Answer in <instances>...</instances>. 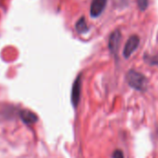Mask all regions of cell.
I'll return each instance as SVG.
<instances>
[{
    "label": "cell",
    "instance_id": "1",
    "mask_svg": "<svg viewBox=\"0 0 158 158\" xmlns=\"http://www.w3.org/2000/svg\"><path fill=\"white\" fill-rule=\"evenodd\" d=\"M126 81L131 88L140 92L146 91L148 86L147 78L141 72H138L134 69H131L127 72Z\"/></svg>",
    "mask_w": 158,
    "mask_h": 158
},
{
    "label": "cell",
    "instance_id": "2",
    "mask_svg": "<svg viewBox=\"0 0 158 158\" xmlns=\"http://www.w3.org/2000/svg\"><path fill=\"white\" fill-rule=\"evenodd\" d=\"M140 44V38L137 35H132L127 41L124 49H123V56L125 58H129L139 47Z\"/></svg>",
    "mask_w": 158,
    "mask_h": 158
},
{
    "label": "cell",
    "instance_id": "3",
    "mask_svg": "<svg viewBox=\"0 0 158 158\" xmlns=\"http://www.w3.org/2000/svg\"><path fill=\"white\" fill-rule=\"evenodd\" d=\"M81 91V75L80 74L74 81L72 91H71V103L75 108L78 106L79 102H80Z\"/></svg>",
    "mask_w": 158,
    "mask_h": 158
},
{
    "label": "cell",
    "instance_id": "4",
    "mask_svg": "<svg viewBox=\"0 0 158 158\" xmlns=\"http://www.w3.org/2000/svg\"><path fill=\"white\" fill-rule=\"evenodd\" d=\"M120 40H121V32L119 30H116L110 34L108 40V48L113 55H117L120 44Z\"/></svg>",
    "mask_w": 158,
    "mask_h": 158
},
{
    "label": "cell",
    "instance_id": "5",
    "mask_svg": "<svg viewBox=\"0 0 158 158\" xmlns=\"http://www.w3.org/2000/svg\"><path fill=\"white\" fill-rule=\"evenodd\" d=\"M107 0H93L90 7V15L93 18L99 17L106 8Z\"/></svg>",
    "mask_w": 158,
    "mask_h": 158
},
{
    "label": "cell",
    "instance_id": "6",
    "mask_svg": "<svg viewBox=\"0 0 158 158\" xmlns=\"http://www.w3.org/2000/svg\"><path fill=\"white\" fill-rule=\"evenodd\" d=\"M19 117H20V118H21V120H22L25 124H27V125L34 124V123H36L37 120H38L37 116H36L33 112H31V111H30V110H27V109L20 111Z\"/></svg>",
    "mask_w": 158,
    "mask_h": 158
},
{
    "label": "cell",
    "instance_id": "7",
    "mask_svg": "<svg viewBox=\"0 0 158 158\" xmlns=\"http://www.w3.org/2000/svg\"><path fill=\"white\" fill-rule=\"evenodd\" d=\"M75 29L77 31L78 33L80 34H82V33H85L89 31V27L86 23V20H85V18L84 17H81L76 23L75 25Z\"/></svg>",
    "mask_w": 158,
    "mask_h": 158
},
{
    "label": "cell",
    "instance_id": "8",
    "mask_svg": "<svg viewBox=\"0 0 158 158\" xmlns=\"http://www.w3.org/2000/svg\"><path fill=\"white\" fill-rule=\"evenodd\" d=\"M137 3L141 10H145L148 6V0H137Z\"/></svg>",
    "mask_w": 158,
    "mask_h": 158
},
{
    "label": "cell",
    "instance_id": "9",
    "mask_svg": "<svg viewBox=\"0 0 158 158\" xmlns=\"http://www.w3.org/2000/svg\"><path fill=\"white\" fill-rule=\"evenodd\" d=\"M145 59H146V61L149 64H152V65H155V64L157 65L158 64V55H156V56H152L149 58L145 57Z\"/></svg>",
    "mask_w": 158,
    "mask_h": 158
},
{
    "label": "cell",
    "instance_id": "10",
    "mask_svg": "<svg viewBox=\"0 0 158 158\" xmlns=\"http://www.w3.org/2000/svg\"><path fill=\"white\" fill-rule=\"evenodd\" d=\"M112 158H124V154L121 150H116L112 154Z\"/></svg>",
    "mask_w": 158,
    "mask_h": 158
}]
</instances>
